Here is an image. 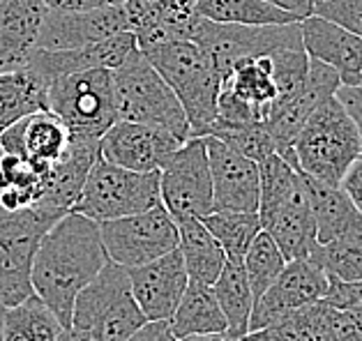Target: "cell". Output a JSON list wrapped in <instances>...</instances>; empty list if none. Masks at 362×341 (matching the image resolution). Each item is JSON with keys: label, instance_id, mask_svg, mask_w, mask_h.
<instances>
[{"label": "cell", "instance_id": "obj_19", "mask_svg": "<svg viewBox=\"0 0 362 341\" xmlns=\"http://www.w3.org/2000/svg\"><path fill=\"white\" fill-rule=\"evenodd\" d=\"M127 30L134 32L139 49L157 42L192 40L201 19L197 0H125Z\"/></svg>", "mask_w": 362, "mask_h": 341}, {"label": "cell", "instance_id": "obj_2", "mask_svg": "<svg viewBox=\"0 0 362 341\" xmlns=\"http://www.w3.org/2000/svg\"><path fill=\"white\" fill-rule=\"evenodd\" d=\"M259 169L261 229L279 244L286 261L309 258L319 247V235L303 171L279 152H270L259 162Z\"/></svg>", "mask_w": 362, "mask_h": 341}, {"label": "cell", "instance_id": "obj_36", "mask_svg": "<svg viewBox=\"0 0 362 341\" xmlns=\"http://www.w3.org/2000/svg\"><path fill=\"white\" fill-rule=\"evenodd\" d=\"M208 231L222 244L228 261H243L252 240L261 233L259 213H235V210H213L201 217Z\"/></svg>", "mask_w": 362, "mask_h": 341}, {"label": "cell", "instance_id": "obj_43", "mask_svg": "<svg viewBox=\"0 0 362 341\" xmlns=\"http://www.w3.org/2000/svg\"><path fill=\"white\" fill-rule=\"evenodd\" d=\"M127 341H178L169 321H146Z\"/></svg>", "mask_w": 362, "mask_h": 341}, {"label": "cell", "instance_id": "obj_42", "mask_svg": "<svg viewBox=\"0 0 362 341\" xmlns=\"http://www.w3.org/2000/svg\"><path fill=\"white\" fill-rule=\"evenodd\" d=\"M334 97L341 102V107L349 111V116L356 122L360 136V160H362V88L360 85H339Z\"/></svg>", "mask_w": 362, "mask_h": 341}, {"label": "cell", "instance_id": "obj_6", "mask_svg": "<svg viewBox=\"0 0 362 341\" xmlns=\"http://www.w3.org/2000/svg\"><path fill=\"white\" fill-rule=\"evenodd\" d=\"M148 318L132 293L129 270L109 261L76 295L72 328L90 341H127Z\"/></svg>", "mask_w": 362, "mask_h": 341}, {"label": "cell", "instance_id": "obj_37", "mask_svg": "<svg viewBox=\"0 0 362 341\" xmlns=\"http://www.w3.org/2000/svg\"><path fill=\"white\" fill-rule=\"evenodd\" d=\"M286 263L288 261L284 253H281L279 244L270 238V233L261 229V233L252 240L250 249H247L243 258V268H245L247 282H250L254 300L259 295H263V291L275 282Z\"/></svg>", "mask_w": 362, "mask_h": 341}, {"label": "cell", "instance_id": "obj_17", "mask_svg": "<svg viewBox=\"0 0 362 341\" xmlns=\"http://www.w3.org/2000/svg\"><path fill=\"white\" fill-rule=\"evenodd\" d=\"M122 30H127V12L122 5L97 7V10L83 12L47 10V16H44L40 28L37 49H78L109 40Z\"/></svg>", "mask_w": 362, "mask_h": 341}, {"label": "cell", "instance_id": "obj_21", "mask_svg": "<svg viewBox=\"0 0 362 341\" xmlns=\"http://www.w3.org/2000/svg\"><path fill=\"white\" fill-rule=\"evenodd\" d=\"M139 49L136 37L132 30H122L109 40L95 42V44L78 47V49H60V51H44L37 49L30 58L28 67L47 83L56 76L83 72V69H116Z\"/></svg>", "mask_w": 362, "mask_h": 341}, {"label": "cell", "instance_id": "obj_55", "mask_svg": "<svg viewBox=\"0 0 362 341\" xmlns=\"http://www.w3.org/2000/svg\"><path fill=\"white\" fill-rule=\"evenodd\" d=\"M197 3H199V0H197Z\"/></svg>", "mask_w": 362, "mask_h": 341}, {"label": "cell", "instance_id": "obj_4", "mask_svg": "<svg viewBox=\"0 0 362 341\" xmlns=\"http://www.w3.org/2000/svg\"><path fill=\"white\" fill-rule=\"evenodd\" d=\"M113 88L118 120L160 127L182 141L192 138L189 118L178 95L139 49L113 69Z\"/></svg>", "mask_w": 362, "mask_h": 341}, {"label": "cell", "instance_id": "obj_44", "mask_svg": "<svg viewBox=\"0 0 362 341\" xmlns=\"http://www.w3.org/2000/svg\"><path fill=\"white\" fill-rule=\"evenodd\" d=\"M339 187L346 191L351 203L362 213V160H356L351 164V169L346 171V176L341 178Z\"/></svg>", "mask_w": 362, "mask_h": 341}, {"label": "cell", "instance_id": "obj_33", "mask_svg": "<svg viewBox=\"0 0 362 341\" xmlns=\"http://www.w3.org/2000/svg\"><path fill=\"white\" fill-rule=\"evenodd\" d=\"M197 12L210 21L240 25H281L303 21L298 14L281 10L268 0H199Z\"/></svg>", "mask_w": 362, "mask_h": 341}, {"label": "cell", "instance_id": "obj_54", "mask_svg": "<svg viewBox=\"0 0 362 341\" xmlns=\"http://www.w3.org/2000/svg\"><path fill=\"white\" fill-rule=\"evenodd\" d=\"M312 3H316V0H312Z\"/></svg>", "mask_w": 362, "mask_h": 341}, {"label": "cell", "instance_id": "obj_18", "mask_svg": "<svg viewBox=\"0 0 362 341\" xmlns=\"http://www.w3.org/2000/svg\"><path fill=\"white\" fill-rule=\"evenodd\" d=\"M129 282L148 321H169L189 286V275L182 253L173 249L146 265L129 268Z\"/></svg>", "mask_w": 362, "mask_h": 341}, {"label": "cell", "instance_id": "obj_7", "mask_svg": "<svg viewBox=\"0 0 362 341\" xmlns=\"http://www.w3.org/2000/svg\"><path fill=\"white\" fill-rule=\"evenodd\" d=\"M47 109L63 120L69 136L102 138L118 120L113 69L95 67L56 76L47 88Z\"/></svg>", "mask_w": 362, "mask_h": 341}, {"label": "cell", "instance_id": "obj_32", "mask_svg": "<svg viewBox=\"0 0 362 341\" xmlns=\"http://www.w3.org/2000/svg\"><path fill=\"white\" fill-rule=\"evenodd\" d=\"M63 330V323L35 293L5 309L3 341H58Z\"/></svg>", "mask_w": 362, "mask_h": 341}, {"label": "cell", "instance_id": "obj_14", "mask_svg": "<svg viewBox=\"0 0 362 341\" xmlns=\"http://www.w3.org/2000/svg\"><path fill=\"white\" fill-rule=\"evenodd\" d=\"M339 85H341V78L330 65H323L319 60L309 58V72H307L303 88H300L288 102L272 109L266 118V129L272 138V143H275V150L284 157V160L298 166L293 145H296L300 129H303L307 118L312 116V111L316 107H321L325 100H330L332 95L337 92Z\"/></svg>", "mask_w": 362, "mask_h": 341}, {"label": "cell", "instance_id": "obj_29", "mask_svg": "<svg viewBox=\"0 0 362 341\" xmlns=\"http://www.w3.org/2000/svg\"><path fill=\"white\" fill-rule=\"evenodd\" d=\"M49 83L30 67L0 74V134L14 122L47 109Z\"/></svg>", "mask_w": 362, "mask_h": 341}, {"label": "cell", "instance_id": "obj_46", "mask_svg": "<svg viewBox=\"0 0 362 341\" xmlns=\"http://www.w3.org/2000/svg\"><path fill=\"white\" fill-rule=\"evenodd\" d=\"M268 3L281 7V10H286L291 14H298L300 19H305V16L314 14V3L312 0H268Z\"/></svg>", "mask_w": 362, "mask_h": 341}, {"label": "cell", "instance_id": "obj_9", "mask_svg": "<svg viewBox=\"0 0 362 341\" xmlns=\"http://www.w3.org/2000/svg\"><path fill=\"white\" fill-rule=\"evenodd\" d=\"M157 203H162L160 171L141 173L122 169L100 157L88 173L83 191L72 210L95 222H109L144 213Z\"/></svg>", "mask_w": 362, "mask_h": 341}, {"label": "cell", "instance_id": "obj_51", "mask_svg": "<svg viewBox=\"0 0 362 341\" xmlns=\"http://www.w3.org/2000/svg\"><path fill=\"white\" fill-rule=\"evenodd\" d=\"M358 85H360V88H362V74H360V83H358Z\"/></svg>", "mask_w": 362, "mask_h": 341}, {"label": "cell", "instance_id": "obj_48", "mask_svg": "<svg viewBox=\"0 0 362 341\" xmlns=\"http://www.w3.org/2000/svg\"><path fill=\"white\" fill-rule=\"evenodd\" d=\"M58 341H90V339H88V335H86V332H81V330H76V328H65L63 332H60Z\"/></svg>", "mask_w": 362, "mask_h": 341}, {"label": "cell", "instance_id": "obj_34", "mask_svg": "<svg viewBox=\"0 0 362 341\" xmlns=\"http://www.w3.org/2000/svg\"><path fill=\"white\" fill-rule=\"evenodd\" d=\"M309 261L321 265L328 277L344 279V282L362 279V215L337 240L319 244Z\"/></svg>", "mask_w": 362, "mask_h": 341}, {"label": "cell", "instance_id": "obj_22", "mask_svg": "<svg viewBox=\"0 0 362 341\" xmlns=\"http://www.w3.org/2000/svg\"><path fill=\"white\" fill-rule=\"evenodd\" d=\"M303 47L309 58L330 65L339 74L341 85H358L362 74V37L319 14L300 21Z\"/></svg>", "mask_w": 362, "mask_h": 341}, {"label": "cell", "instance_id": "obj_5", "mask_svg": "<svg viewBox=\"0 0 362 341\" xmlns=\"http://www.w3.org/2000/svg\"><path fill=\"white\" fill-rule=\"evenodd\" d=\"M293 150L300 171L332 187H339L351 164L360 160L358 127L334 95L312 111Z\"/></svg>", "mask_w": 362, "mask_h": 341}, {"label": "cell", "instance_id": "obj_16", "mask_svg": "<svg viewBox=\"0 0 362 341\" xmlns=\"http://www.w3.org/2000/svg\"><path fill=\"white\" fill-rule=\"evenodd\" d=\"M185 141L160 127L141 122L116 120L100 138L102 160L118 164L122 169L150 173L160 171L162 164L178 150Z\"/></svg>", "mask_w": 362, "mask_h": 341}, {"label": "cell", "instance_id": "obj_12", "mask_svg": "<svg viewBox=\"0 0 362 341\" xmlns=\"http://www.w3.org/2000/svg\"><path fill=\"white\" fill-rule=\"evenodd\" d=\"M160 196L173 220L213 213V176L203 136L187 138L162 164Z\"/></svg>", "mask_w": 362, "mask_h": 341}, {"label": "cell", "instance_id": "obj_50", "mask_svg": "<svg viewBox=\"0 0 362 341\" xmlns=\"http://www.w3.org/2000/svg\"><path fill=\"white\" fill-rule=\"evenodd\" d=\"M5 304L0 302V341H3V325H5Z\"/></svg>", "mask_w": 362, "mask_h": 341}, {"label": "cell", "instance_id": "obj_1", "mask_svg": "<svg viewBox=\"0 0 362 341\" xmlns=\"http://www.w3.org/2000/svg\"><path fill=\"white\" fill-rule=\"evenodd\" d=\"M109 263L100 222L69 210L44 233L33 261V291L63 323L72 328L76 295Z\"/></svg>", "mask_w": 362, "mask_h": 341}, {"label": "cell", "instance_id": "obj_13", "mask_svg": "<svg viewBox=\"0 0 362 341\" xmlns=\"http://www.w3.org/2000/svg\"><path fill=\"white\" fill-rule=\"evenodd\" d=\"M330 277L321 265L309 258L288 261L279 277L272 282L263 295L254 300L250 316V332L266 330L272 323L284 318L286 313L305 307L309 302L323 300L328 293Z\"/></svg>", "mask_w": 362, "mask_h": 341}, {"label": "cell", "instance_id": "obj_45", "mask_svg": "<svg viewBox=\"0 0 362 341\" xmlns=\"http://www.w3.org/2000/svg\"><path fill=\"white\" fill-rule=\"evenodd\" d=\"M49 10L60 12H83V10H97V7H113L125 5V0H44Z\"/></svg>", "mask_w": 362, "mask_h": 341}, {"label": "cell", "instance_id": "obj_41", "mask_svg": "<svg viewBox=\"0 0 362 341\" xmlns=\"http://www.w3.org/2000/svg\"><path fill=\"white\" fill-rule=\"evenodd\" d=\"M330 341H362V313L334 307Z\"/></svg>", "mask_w": 362, "mask_h": 341}, {"label": "cell", "instance_id": "obj_27", "mask_svg": "<svg viewBox=\"0 0 362 341\" xmlns=\"http://www.w3.org/2000/svg\"><path fill=\"white\" fill-rule=\"evenodd\" d=\"M175 339L192 335H210V332H226V316L219 307L213 286L189 282L180 297L178 307L169 318Z\"/></svg>", "mask_w": 362, "mask_h": 341}, {"label": "cell", "instance_id": "obj_31", "mask_svg": "<svg viewBox=\"0 0 362 341\" xmlns=\"http://www.w3.org/2000/svg\"><path fill=\"white\" fill-rule=\"evenodd\" d=\"M49 171H40L23 157L3 152V160H0V208L23 210L37 205L44 189H47Z\"/></svg>", "mask_w": 362, "mask_h": 341}, {"label": "cell", "instance_id": "obj_26", "mask_svg": "<svg viewBox=\"0 0 362 341\" xmlns=\"http://www.w3.org/2000/svg\"><path fill=\"white\" fill-rule=\"evenodd\" d=\"M178 224V251L182 253L189 282L213 286L226 263V253L217 238L208 231L201 217H182Z\"/></svg>", "mask_w": 362, "mask_h": 341}, {"label": "cell", "instance_id": "obj_8", "mask_svg": "<svg viewBox=\"0 0 362 341\" xmlns=\"http://www.w3.org/2000/svg\"><path fill=\"white\" fill-rule=\"evenodd\" d=\"M67 213L30 205L23 210L0 208V302L5 307L23 302L33 291V261L51 226Z\"/></svg>", "mask_w": 362, "mask_h": 341}, {"label": "cell", "instance_id": "obj_38", "mask_svg": "<svg viewBox=\"0 0 362 341\" xmlns=\"http://www.w3.org/2000/svg\"><path fill=\"white\" fill-rule=\"evenodd\" d=\"M226 141L231 148H235L238 152H243L245 157H250L254 162H263L270 152L275 150V143L266 129V122H254V125H233V127H219L213 134Z\"/></svg>", "mask_w": 362, "mask_h": 341}, {"label": "cell", "instance_id": "obj_3", "mask_svg": "<svg viewBox=\"0 0 362 341\" xmlns=\"http://www.w3.org/2000/svg\"><path fill=\"white\" fill-rule=\"evenodd\" d=\"M178 95L189 118L192 136H208L217 120L219 78L210 56L192 40L157 42L139 49Z\"/></svg>", "mask_w": 362, "mask_h": 341}, {"label": "cell", "instance_id": "obj_23", "mask_svg": "<svg viewBox=\"0 0 362 341\" xmlns=\"http://www.w3.org/2000/svg\"><path fill=\"white\" fill-rule=\"evenodd\" d=\"M47 10L44 0H0V74L28 67Z\"/></svg>", "mask_w": 362, "mask_h": 341}, {"label": "cell", "instance_id": "obj_10", "mask_svg": "<svg viewBox=\"0 0 362 341\" xmlns=\"http://www.w3.org/2000/svg\"><path fill=\"white\" fill-rule=\"evenodd\" d=\"M107 256L122 268H139L178 249V224L162 203L144 213L100 222Z\"/></svg>", "mask_w": 362, "mask_h": 341}, {"label": "cell", "instance_id": "obj_25", "mask_svg": "<svg viewBox=\"0 0 362 341\" xmlns=\"http://www.w3.org/2000/svg\"><path fill=\"white\" fill-rule=\"evenodd\" d=\"M270 54L238 60L222 78V85H219V90L231 92L261 122H266L272 102L277 100L275 69H272Z\"/></svg>", "mask_w": 362, "mask_h": 341}, {"label": "cell", "instance_id": "obj_28", "mask_svg": "<svg viewBox=\"0 0 362 341\" xmlns=\"http://www.w3.org/2000/svg\"><path fill=\"white\" fill-rule=\"evenodd\" d=\"M305 176V187L309 194V203L314 210L316 220V235H319V244L337 240L341 233L362 215L360 210L351 203L346 191L341 187H332L328 182H321L312 176Z\"/></svg>", "mask_w": 362, "mask_h": 341}, {"label": "cell", "instance_id": "obj_49", "mask_svg": "<svg viewBox=\"0 0 362 341\" xmlns=\"http://www.w3.org/2000/svg\"><path fill=\"white\" fill-rule=\"evenodd\" d=\"M240 341H275V339H270L268 335H266V332H247V335L240 339Z\"/></svg>", "mask_w": 362, "mask_h": 341}, {"label": "cell", "instance_id": "obj_39", "mask_svg": "<svg viewBox=\"0 0 362 341\" xmlns=\"http://www.w3.org/2000/svg\"><path fill=\"white\" fill-rule=\"evenodd\" d=\"M314 14L362 37V0H321L314 5Z\"/></svg>", "mask_w": 362, "mask_h": 341}, {"label": "cell", "instance_id": "obj_40", "mask_svg": "<svg viewBox=\"0 0 362 341\" xmlns=\"http://www.w3.org/2000/svg\"><path fill=\"white\" fill-rule=\"evenodd\" d=\"M325 302H330L332 307L358 311L362 313V279H353V282H344V279L330 277L328 293L323 297Z\"/></svg>", "mask_w": 362, "mask_h": 341}, {"label": "cell", "instance_id": "obj_30", "mask_svg": "<svg viewBox=\"0 0 362 341\" xmlns=\"http://www.w3.org/2000/svg\"><path fill=\"white\" fill-rule=\"evenodd\" d=\"M213 291L226 316V332L235 339H243L250 332V316L254 309V295L250 282H247L243 261L226 258L222 273H219L217 282L213 284Z\"/></svg>", "mask_w": 362, "mask_h": 341}, {"label": "cell", "instance_id": "obj_15", "mask_svg": "<svg viewBox=\"0 0 362 341\" xmlns=\"http://www.w3.org/2000/svg\"><path fill=\"white\" fill-rule=\"evenodd\" d=\"M213 176V210L259 213L261 169L259 162L238 152L217 136H203Z\"/></svg>", "mask_w": 362, "mask_h": 341}, {"label": "cell", "instance_id": "obj_47", "mask_svg": "<svg viewBox=\"0 0 362 341\" xmlns=\"http://www.w3.org/2000/svg\"><path fill=\"white\" fill-rule=\"evenodd\" d=\"M178 341H240V339H235L233 335H228V332H210V335H192Z\"/></svg>", "mask_w": 362, "mask_h": 341}, {"label": "cell", "instance_id": "obj_11", "mask_svg": "<svg viewBox=\"0 0 362 341\" xmlns=\"http://www.w3.org/2000/svg\"><path fill=\"white\" fill-rule=\"evenodd\" d=\"M192 42L206 51L213 60L219 78H224L238 60L270 54L284 47H303L300 23L281 25H240L219 23L201 16L194 28Z\"/></svg>", "mask_w": 362, "mask_h": 341}, {"label": "cell", "instance_id": "obj_35", "mask_svg": "<svg viewBox=\"0 0 362 341\" xmlns=\"http://www.w3.org/2000/svg\"><path fill=\"white\" fill-rule=\"evenodd\" d=\"M334 307L325 300L309 302L268 325L266 335L275 341H330Z\"/></svg>", "mask_w": 362, "mask_h": 341}, {"label": "cell", "instance_id": "obj_24", "mask_svg": "<svg viewBox=\"0 0 362 341\" xmlns=\"http://www.w3.org/2000/svg\"><path fill=\"white\" fill-rule=\"evenodd\" d=\"M100 157H102L100 138H83V136L69 138L67 152L51 166L47 176V189H44L37 205L69 213L76 205L88 180V173H90L93 164Z\"/></svg>", "mask_w": 362, "mask_h": 341}, {"label": "cell", "instance_id": "obj_52", "mask_svg": "<svg viewBox=\"0 0 362 341\" xmlns=\"http://www.w3.org/2000/svg\"><path fill=\"white\" fill-rule=\"evenodd\" d=\"M0 160H3V148H0Z\"/></svg>", "mask_w": 362, "mask_h": 341}, {"label": "cell", "instance_id": "obj_53", "mask_svg": "<svg viewBox=\"0 0 362 341\" xmlns=\"http://www.w3.org/2000/svg\"><path fill=\"white\" fill-rule=\"evenodd\" d=\"M316 3H321V0H316ZM316 3H314V5H316Z\"/></svg>", "mask_w": 362, "mask_h": 341}, {"label": "cell", "instance_id": "obj_20", "mask_svg": "<svg viewBox=\"0 0 362 341\" xmlns=\"http://www.w3.org/2000/svg\"><path fill=\"white\" fill-rule=\"evenodd\" d=\"M69 132L56 113L35 111L0 134V148L7 155L28 160L40 171H49L69 148Z\"/></svg>", "mask_w": 362, "mask_h": 341}]
</instances>
